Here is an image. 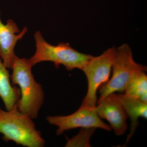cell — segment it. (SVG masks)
Instances as JSON below:
<instances>
[{
  "mask_svg": "<svg viewBox=\"0 0 147 147\" xmlns=\"http://www.w3.org/2000/svg\"><path fill=\"white\" fill-rule=\"evenodd\" d=\"M32 67L29 59L16 56L10 79L12 85H17L20 90L21 96L17 104L18 110L34 119L38 116L45 95L42 86L33 75Z\"/></svg>",
  "mask_w": 147,
  "mask_h": 147,
  "instance_id": "obj_1",
  "label": "cell"
},
{
  "mask_svg": "<svg viewBox=\"0 0 147 147\" xmlns=\"http://www.w3.org/2000/svg\"><path fill=\"white\" fill-rule=\"evenodd\" d=\"M0 134L5 142L12 141L24 147H42L45 144L32 119L17 108L9 111L0 108Z\"/></svg>",
  "mask_w": 147,
  "mask_h": 147,
  "instance_id": "obj_2",
  "label": "cell"
},
{
  "mask_svg": "<svg viewBox=\"0 0 147 147\" xmlns=\"http://www.w3.org/2000/svg\"><path fill=\"white\" fill-rule=\"evenodd\" d=\"M36 50L34 55L29 59L33 66L44 61H50L56 67L63 65L71 71L75 69H82L93 56L79 53L68 43H59L52 45L47 42L40 31L34 35Z\"/></svg>",
  "mask_w": 147,
  "mask_h": 147,
  "instance_id": "obj_3",
  "label": "cell"
},
{
  "mask_svg": "<svg viewBox=\"0 0 147 147\" xmlns=\"http://www.w3.org/2000/svg\"><path fill=\"white\" fill-rule=\"evenodd\" d=\"M117 49L113 47L98 57H93L82 70L86 76L88 91L81 106L94 108L97 102V92L110 79Z\"/></svg>",
  "mask_w": 147,
  "mask_h": 147,
  "instance_id": "obj_4",
  "label": "cell"
},
{
  "mask_svg": "<svg viewBox=\"0 0 147 147\" xmlns=\"http://www.w3.org/2000/svg\"><path fill=\"white\" fill-rule=\"evenodd\" d=\"M112 68L111 79L99 88L100 98L98 101L113 93L124 92L127 84L135 72L147 71L146 66L134 61L131 49L127 44H124L117 49Z\"/></svg>",
  "mask_w": 147,
  "mask_h": 147,
  "instance_id": "obj_5",
  "label": "cell"
},
{
  "mask_svg": "<svg viewBox=\"0 0 147 147\" xmlns=\"http://www.w3.org/2000/svg\"><path fill=\"white\" fill-rule=\"evenodd\" d=\"M46 120L58 127L56 134L60 136L65 131L76 128H101L107 131L111 127L99 117L94 108L80 106L75 113L67 116H47Z\"/></svg>",
  "mask_w": 147,
  "mask_h": 147,
  "instance_id": "obj_6",
  "label": "cell"
},
{
  "mask_svg": "<svg viewBox=\"0 0 147 147\" xmlns=\"http://www.w3.org/2000/svg\"><path fill=\"white\" fill-rule=\"evenodd\" d=\"M95 109L100 119L109 122L116 135L121 136L125 133L127 128V116L118 94L113 93L98 101Z\"/></svg>",
  "mask_w": 147,
  "mask_h": 147,
  "instance_id": "obj_7",
  "label": "cell"
},
{
  "mask_svg": "<svg viewBox=\"0 0 147 147\" xmlns=\"http://www.w3.org/2000/svg\"><path fill=\"white\" fill-rule=\"evenodd\" d=\"M27 32L28 28L24 27L20 32L17 24L11 19H9L6 24H4L0 17V57L7 68H11L16 56L15 46Z\"/></svg>",
  "mask_w": 147,
  "mask_h": 147,
  "instance_id": "obj_8",
  "label": "cell"
},
{
  "mask_svg": "<svg viewBox=\"0 0 147 147\" xmlns=\"http://www.w3.org/2000/svg\"><path fill=\"white\" fill-rule=\"evenodd\" d=\"M118 95L127 115L129 117L131 121L130 132L127 138L126 142L128 143L139 125V118L147 119V102L125 94Z\"/></svg>",
  "mask_w": 147,
  "mask_h": 147,
  "instance_id": "obj_9",
  "label": "cell"
},
{
  "mask_svg": "<svg viewBox=\"0 0 147 147\" xmlns=\"http://www.w3.org/2000/svg\"><path fill=\"white\" fill-rule=\"evenodd\" d=\"M0 57V98L3 102L6 110H11L17 108L21 96L20 90L13 86L10 75Z\"/></svg>",
  "mask_w": 147,
  "mask_h": 147,
  "instance_id": "obj_10",
  "label": "cell"
},
{
  "mask_svg": "<svg viewBox=\"0 0 147 147\" xmlns=\"http://www.w3.org/2000/svg\"><path fill=\"white\" fill-rule=\"evenodd\" d=\"M146 71L135 72L129 79L125 89V94L147 102V76Z\"/></svg>",
  "mask_w": 147,
  "mask_h": 147,
  "instance_id": "obj_11",
  "label": "cell"
}]
</instances>
